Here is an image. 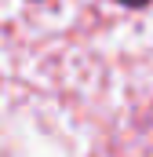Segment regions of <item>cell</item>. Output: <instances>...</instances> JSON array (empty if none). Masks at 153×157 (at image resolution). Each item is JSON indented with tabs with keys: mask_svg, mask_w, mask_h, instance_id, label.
<instances>
[{
	"mask_svg": "<svg viewBox=\"0 0 153 157\" xmlns=\"http://www.w3.org/2000/svg\"><path fill=\"white\" fill-rule=\"evenodd\" d=\"M120 4H128V7H142V4H153V0H120Z\"/></svg>",
	"mask_w": 153,
	"mask_h": 157,
	"instance_id": "1",
	"label": "cell"
}]
</instances>
